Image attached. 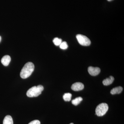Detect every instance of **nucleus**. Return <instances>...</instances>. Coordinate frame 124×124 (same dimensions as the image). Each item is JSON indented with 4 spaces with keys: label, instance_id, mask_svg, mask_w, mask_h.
I'll return each mask as SVG.
<instances>
[{
    "label": "nucleus",
    "instance_id": "obj_1",
    "mask_svg": "<svg viewBox=\"0 0 124 124\" xmlns=\"http://www.w3.org/2000/svg\"><path fill=\"white\" fill-rule=\"evenodd\" d=\"M34 64L31 62H28L25 64L22 69L20 73L21 77L26 79L31 75L34 70Z\"/></svg>",
    "mask_w": 124,
    "mask_h": 124
},
{
    "label": "nucleus",
    "instance_id": "obj_2",
    "mask_svg": "<svg viewBox=\"0 0 124 124\" xmlns=\"http://www.w3.org/2000/svg\"><path fill=\"white\" fill-rule=\"evenodd\" d=\"M44 89V87L41 85L33 86L27 91V96L29 97H38L41 94Z\"/></svg>",
    "mask_w": 124,
    "mask_h": 124
},
{
    "label": "nucleus",
    "instance_id": "obj_3",
    "mask_svg": "<svg viewBox=\"0 0 124 124\" xmlns=\"http://www.w3.org/2000/svg\"><path fill=\"white\" fill-rule=\"evenodd\" d=\"M108 106L106 103H102L98 105L95 109V113L99 116H103L108 110Z\"/></svg>",
    "mask_w": 124,
    "mask_h": 124
},
{
    "label": "nucleus",
    "instance_id": "obj_4",
    "mask_svg": "<svg viewBox=\"0 0 124 124\" xmlns=\"http://www.w3.org/2000/svg\"><path fill=\"white\" fill-rule=\"evenodd\" d=\"M76 38L80 44L83 46H89L91 44L90 40L85 36L78 34L76 36Z\"/></svg>",
    "mask_w": 124,
    "mask_h": 124
},
{
    "label": "nucleus",
    "instance_id": "obj_5",
    "mask_svg": "<svg viewBox=\"0 0 124 124\" xmlns=\"http://www.w3.org/2000/svg\"><path fill=\"white\" fill-rule=\"evenodd\" d=\"M71 88L73 91H79L82 90L84 89V85L81 82H76L72 85Z\"/></svg>",
    "mask_w": 124,
    "mask_h": 124
},
{
    "label": "nucleus",
    "instance_id": "obj_6",
    "mask_svg": "<svg viewBox=\"0 0 124 124\" xmlns=\"http://www.w3.org/2000/svg\"><path fill=\"white\" fill-rule=\"evenodd\" d=\"M88 71L91 75L96 76L100 73V69L99 68L89 67L88 68Z\"/></svg>",
    "mask_w": 124,
    "mask_h": 124
},
{
    "label": "nucleus",
    "instance_id": "obj_7",
    "mask_svg": "<svg viewBox=\"0 0 124 124\" xmlns=\"http://www.w3.org/2000/svg\"><path fill=\"white\" fill-rule=\"evenodd\" d=\"M11 61V58L9 55L4 56L1 59V62L5 66H7Z\"/></svg>",
    "mask_w": 124,
    "mask_h": 124
},
{
    "label": "nucleus",
    "instance_id": "obj_8",
    "mask_svg": "<svg viewBox=\"0 0 124 124\" xmlns=\"http://www.w3.org/2000/svg\"><path fill=\"white\" fill-rule=\"evenodd\" d=\"M114 80V78L113 77L110 76L108 78H107L103 80V84L104 85H110L113 83Z\"/></svg>",
    "mask_w": 124,
    "mask_h": 124
},
{
    "label": "nucleus",
    "instance_id": "obj_9",
    "mask_svg": "<svg viewBox=\"0 0 124 124\" xmlns=\"http://www.w3.org/2000/svg\"><path fill=\"white\" fill-rule=\"evenodd\" d=\"M122 90H123V88L121 86H118L112 89L111 90L110 93L112 94H120L122 92Z\"/></svg>",
    "mask_w": 124,
    "mask_h": 124
},
{
    "label": "nucleus",
    "instance_id": "obj_10",
    "mask_svg": "<svg viewBox=\"0 0 124 124\" xmlns=\"http://www.w3.org/2000/svg\"><path fill=\"white\" fill-rule=\"evenodd\" d=\"M3 124H13V121L11 116L8 115L5 117Z\"/></svg>",
    "mask_w": 124,
    "mask_h": 124
},
{
    "label": "nucleus",
    "instance_id": "obj_11",
    "mask_svg": "<svg viewBox=\"0 0 124 124\" xmlns=\"http://www.w3.org/2000/svg\"><path fill=\"white\" fill-rule=\"evenodd\" d=\"M83 100L81 97H78L76 98L75 99H73L72 101V104L75 106H77Z\"/></svg>",
    "mask_w": 124,
    "mask_h": 124
},
{
    "label": "nucleus",
    "instance_id": "obj_12",
    "mask_svg": "<svg viewBox=\"0 0 124 124\" xmlns=\"http://www.w3.org/2000/svg\"><path fill=\"white\" fill-rule=\"evenodd\" d=\"M72 97V94L70 93H67L64 94L63 95V100L66 101H69L71 100Z\"/></svg>",
    "mask_w": 124,
    "mask_h": 124
},
{
    "label": "nucleus",
    "instance_id": "obj_13",
    "mask_svg": "<svg viewBox=\"0 0 124 124\" xmlns=\"http://www.w3.org/2000/svg\"><path fill=\"white\" fill-rule=\"evenodd\" d=\"M53 42L54 45L56 46H59L62 41V39L58 38H55L54 39Z\"/></svg>",
    "mask_w": 124,
    "mask_h": 124
},
{
    "label": "nucleus",
    "instance_id": "obj_14",
    "mask_svg": "<svg viewBox=\"0 0 124 124\" xmlns=\"http://www.w3.org/2000/svg\"><path fill=\"white\" fill-rule=\"evenodd\" d=\"M59 47L62 49L65 50L68 48V46L67 42H66V41H63L59 45Z\"/></svg>",
    "mask_w": 124,
    "mask_h": 124
},
{
    "label": "nucleus",
    "instance_id": "obj_15",
    "mask_svg": "<svg viewBox=\"0 0 124 124\" xmlns=\"http://www.w3.org/2000/svg\"><path fill=\"white\" fill-rule=\"evenodd\" d=\"M28 124H40L39 121L38 120H35L33 121H31Z\"/></svg>",
    "mask_w": 124,
    "mask_h": 124
},
{
    "label": "nucleus",
    "instance_id": "obj_16",
    "mask_svg": "<svg viewBox=\"0 0 124 124\" xmlns=\"http://www.w3.org/2000/svg\"><path fill=\"white\" fill-rule=\"evenodd\" d=\"M1 37L0 36V42L1 41Z\"/></svg>",
    "mask_w": 124,
    "mask_h": 124
},
{
    "label": "nucleus",
    "instance_id": "obj_17",
    "mask_svg": "<svg viewBox=\"0 0 124 124\" xmlns=\"http://www.w3.org/2000/svg\"><path fill=\"white\" fill-rule=\"evenodd\" d=\"M108 1H111L112 0H107Z\"/></svg>",
    "mask_w": 124,
    "mask_h": 124
},
{
    "label": "nucleus",
    "instance_id": "obj_18",
    "mask_svg": "<svg viewBox=\"0 0 124 124\" xmlns=\"http://www.w3.org/2000/svg\"><path fill=\"white\" fill-rule=\"evenodd\" d=\"M73 124V123H71V124Z\"/></svg>",
    "mask_w": 124,
    "mask_h": 124
}]
</instances>
